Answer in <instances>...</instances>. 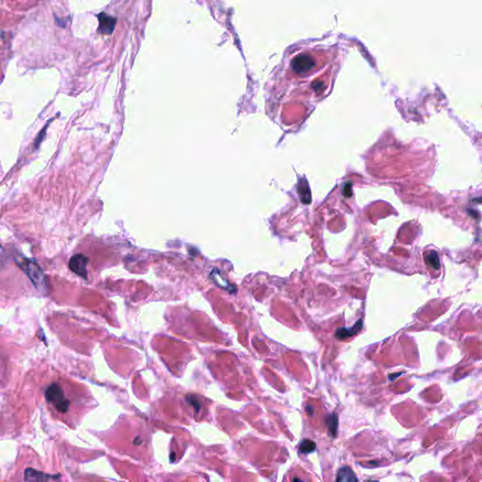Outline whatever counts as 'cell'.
<instances>
[{"mask_svg":"<svg viewBox=\"0 0 482 482\" xmlns=\"http://www.w3.org/2000/svg\"><path fill=\"white\" fill-rule=\"evenodd\" d=\"M16 262L22 271L27 274V277L35 285L37 289L43 294H46L48 291V281L46 274L39 267V265L35 261L27 259L24 256L16 258Z\"/></svg>","mask_w":482,"mask_h":482,"instance_id":"6da1fadb","label":"cell"},{"mask_svg":"<svg viewBox=\"0 0 482 482\" xmlns=\"http://www.w3.org/2000/svg\"><path fill=\"white\" fill-rule=\"evenodd\" d=\"M46 399L61 413H66L69 409L70 402L65 399L63 388L58 383H52L46 388Z\"/></svg>","mask_w":482,"mask_h":482,"instance_id":"7a4b0ae2","label":"cell"},{"mask_svg":"<svg viewBox=\"0 0 482 482\" xmlns=\"http://www.w3.org/2000/svg\"><path fill=\"white\" fill-rule=\"evenodd\" d=\"M89 259L83 255H74L69 261L70 270L75 273L76 275L84 278L85 280L88 279V272H87V264Z\"/></svg>","mask_w":482,"mask_h":482,"instance_id":"3957f363","label":"cell"},{"mask_svg":"<svg viewBox=\"0 0 482 482\" xmlns=\"http://www.w3.org/2000/svg\"><path fill=\"white\" fill-rule=\"evenodd\" d=\"M314 66L315 62L309 55H299L291 62L293 70L298 73H307Z\"/></svg>","mask_w":482,"mask_h":482,"instance_id":"277c9868","label":"cell"},{"mask_svg":"<svg viewBox=\"0 0 482 482\" xmlns=\"http://www.w3.org/2000/svg\"><path fill=\"white\" fill-rule=\"evenodd\" d=\"M61 475H49L43 473L41 471L35 470L33 468H27L25 471V482H48L50 480L58 481L60 480Z\"/></svg>","mask_w":482,"mask_h":482,"instance_id":"5b68a950","label":"cell"},{"mask_svg":"<svg viewBox=\"0 0 482 482\" xmlns=\"http://www.w3.org/2000/svg\"><path fill=\"white\" fill-rule=\"evenodd\" d=\"M98 19H99V28H98L99 32L107 35L112 33L116 25V20L106 13H100L98 15Z\"/></svg>","mask_w":482,"mask_h":482,"instance_id":"8992f818","label":"cell"},{"mask_svg":"<svg viewBox=\"0 0 482 482\" xmlns=\"http://www.w3.org/2000/svg\"><path fill=\"white\" fill-rule=\"evenodd\" d=\"M337 482H359L353 470L349 466H343L338 470Z\"/></svg>","mask_w":482,"mask_h":482,"instance_id":"52a82bcc","label":"cell"},{"mask_svg":"<svg viewBox=\"0 0 482 482\" xmlns=\"http://www.w3.org/2000/svg\"><path fill=\"white\" fill-rule=\"evenodd\" d=\"M363 325L362 319H359V321L356 323V325L351 329H346V328H340L337 332V337L339 339H345L347 337H352L355 334H357Z\"/></svg>","mask_w":482,"mask_h":482,"instance_id":"ba28073f","label":"cell"},{"mask_svg":"<svg viewBox=\"0 0 482 482\" xmlns=\"http://www.w3.org/2000/svg\"><path fill=\"white\" fill-rule=\"evenodd\" d=\"M329 432L333 437L337 436V428H338V417L336 413L330 414L326 419Z\"/></svg>","mask_w":482,"mask_h":482,"instance_id":"9c48e42d","label":"cell"},{"mask_svg":"<svg viewBox=\"0 0 482 482\" xmlns=\"http://www.w3.org/2000/svg\"><path fill=\"white\" fill-rule=\"evenodd\" d=\"M317 446H316V444L315 442H313L312 440H309V439H304L300 442V446H299V450H300V453L302 454H308V453H312L316 450Z\"/></svg>","mask_w":482,"mask_h":482,"instance_id":"30bf717a","label":"cell"},{"mask_svg":"<svg viewBox=\"0 0 482 482\" xmlns=\"http://www.w3.org/2000/svg\"><path fill=\"white\" fill-rule=\"evenodd\" d=\"M299 193H300L301 201L306 205L309 204L311 202V196H310L309 189H308V186L306 185V183L303 186V184L300 182V187H299Z\"/></svg>","mask_w":482,"mask_h":482,"instance_id":"8fae6325","label":"cell"},{"mask_svg":"<svg viewBox=\"0 0 482 482\" xmlns=\"http://www.w3.org/2000/svg\"><path fill=\"white\" fill-rule=\"evenodd\" d=\"M426 260H427V263H428L432 269L434 270H438L440 268V260H439V256L437 255L435 252H431L428 254V255L426 256Z\"/></svg>","mask_w":482,"mask_h":482,"instance_id":"7c38bea8","label":"cell"},{"mask_svg":"<svg viewBox=\"0 0 482 482\" xmlns=\"http://www.w3.org/2000/svg\"><path fill=\"white\" fill-rule=\"evenodd\" d=\"M188 401H189V402L191 403V405H192V406L195 408V411H196V412H198V411H199L201 407L200 402L197 401V400H196L194 397H191V396L188 397Z\"/></svg>","mask_w":482,"mask_h":482,"instance_id":"4fadbf2b","label":"cell"},{"mask_svg":"<svg viewBox=\"0 0 482 482\" xmlns=\"http://www.w3.org/2000/svg\"><path fill=\"white\" fill-rule=\"evenodd\" d=\"M4 255H5V252H4L3 248H2V246L0 245V261L3 259Z\"/></svg>","mask_w":482,"mask_h":482,"instance_id":"5bb4252c","label":"cell"},{"mask_svg":"<svg viewBox=\"0 0 482 482\" xmlns=\"http://www.w3.org/2000/svg\"><path fill=\"white\" fill-rule=\"evenodd\" d=\"M141 443H142V441H141V439L138 437V439H137V440H135V444H136V445H138V444H141Z\"/></svg>","mask_w":482,"mask_h":482,"instance_id":"9a60e30c","label":"cell"},{"mask_svg":"<svg viewBox=\"0 0 482 482\" xmlns=\"http://www.w3.org/2000/svg\"><path fill=\"white\" fill-rule=\"evenodd\" d=\"M293 482H302V481H301V480H300L299 478H294V479H293Z\"/></svg>","mask_w":482,"mask_h":482,"instance_id":"2e32d148","label":"cell"}]
</instances>
